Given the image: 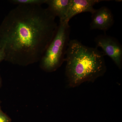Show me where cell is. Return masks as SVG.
I'll return each mask as SVG.
<instances>
[{"label": "cell", "mask_w": 122, "mask_h": 122, "mask_svg": "<svg viewBox=\"0 0 122 122\" xmlns=\"http://www.w3.org/2000/svg\"><path fill=\"white\" fill-rule=\"evenodd\" d=\"M96 48H101L105 56H109L119 69L122 68V46L115 38L105 34L95 39Z\"/></svg>", "instance_id": "277c9868"}, {"label": "cell", "mask_w": 122, "mask_h": 122, "mask_svg": "<svg viewBox=\"0 0 122 122\" xmlns=\"http://www.w3.org/2000/svg\"><path fill=\"white\" fill-rule=\"evenodd\" d=\"M14 4L41 5L46 4V0H12L10 1Z\"/></svg>", "instance_id": "ba28073f"}, {"label": "cell", "mask_w": 122, "mask_h": 122, "mask_svg": "<svg viewBox=\"0 0 122 122\" xmlns=\"http://www.w3.org/2000/svg\"><path fill=\"white\" fill-rule=\"evenodd\" d=\"M70 0H46L48 9L59 21H65L68 13Z\"/></svg>", "instance_id": "52a82bcc"}, {"label": "cell", "mask_w": 122, "mask_h": 122, "mask_svg": "<svg viewBox=\"0 0 122 122\" xmlns=\"http://www.w3.org/2000/svg\"><path fill=\"white\" fill-rule=\"evenodd\" d=\"M5 54L4 50L0 49V62L3 60H5Z\"/></svg>", "instance_id": "30bf717a"}, {"label": "cell", "mask_w": 122, "mask_h": 122, "mask_svg": "<svg viewBox=\"0 0 122 122\" xmlns=\"http://www.w3.org/2000/svg\"><path fill=\"white\" fill-rule=\"evenodd\" d=\"M91 21L90 24L91 30H98L106 32L113 26L114 20L111 10L103 6L96 9L91 14Z\"/></svg>", "instance_id": "5b68a950"}, {"label": "cell", "mask_w": 122, "mask_h": 122, "mask_svg": "<svg viewBox=\"0 0 122 122\" xmlns=\"http://www.w3.org/2000/svg\"><path fill=\"white\" fill-rule=\"evenodd\" d=\"M102 51L89 47L77 39L70 40L65 58L69 86L77 87L85 82H93L105 74L107 67Z\"/></svg>", "instance_id": "7a4b0ae2"}, {"label": "cell", "mask_w": 122, "mask_h": 122, "mask_svg": "<svg viewBox=\"0 0 122 122\" xmlns=\"http://www.w3.org/2000/svg\"></svg>", "instance_id": "7c38bea8"}, {"label": "cell", "mask_w": 122, "mask_h": 122, "mask_svg": "<svg viewBox=\"0 0 122 122\" xmlns=\"http://www.w3.org/2000/svg\"><path fill=\"white\" fill-rule=\"evenodd\" d=\"M70 29L69 22L59 21L56 34L41 60V67L44 70L55 71L65 61Z\"/></svg>", "instance_id": "3957f363"}, {"label": "cell", "mask_w": 122, "mask_h": 122, "mask_svg": "<svg viewBox=\"0 0 122 122\" xmlns=\"http://www.w3.org/2000/svg\"><path fill=\"white\" fill-rule=\"evenodd\" d=\"M56 17L41 5H18L0 25V49L5 60L27 65L41 61L54 36Z\"/></svg>", "instance_id": "6da1fadb"}, {"label": "cell", "mask_w": 122, "mask_h": 122, "mask_svg": "<svg viewBox=\"0 0 122 122\" xmlns=\"http://www.w3.org/2000/svg\"><path fill=\"white\" fill-rule=\"evenodd\" d=\"M10 118L1 111H0V122H10Z\"/></svg>", "instance_id": "9c48e42d"}, {"label": "cell", "mask_w": 122, "mask_h": 122, "mask_svg": "<svg viewBox=\"0 0 122 122\" xmlns=\"http://www.w3.org/2000/svg\"><path fill=\"white\" fill-rule=\"evenodd\" d=\"M1 108H0V111H1Z\"/></svg>", "instance_id": "8fae6325"}, {"label": "cell", "mask_w": 122, "mask_h": 122, "mask_svg": "<svg viewBox=\"0 0 122 122\" xmlns=\"http://www.w3.org/2000/svg\"><path fill=\"white\" fill-rule=\"evenodd\" d=\"M102 0H70L68 13L65 21L69 22L74 16L79 14L89 12L92 14L95 10L94 6L96 4L103 1Z\"/></svg>", "instance_id": "8992f818"}]
</instances>
